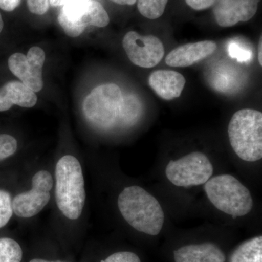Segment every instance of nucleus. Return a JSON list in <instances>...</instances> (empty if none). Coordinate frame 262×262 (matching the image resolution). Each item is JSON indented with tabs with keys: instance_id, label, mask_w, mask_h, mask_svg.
<instances>
[{
	"instance_id": "1",
	"label": "nucleus",
	"mask_w": 262,
	"mask_h": 262,
	"mask_svg": "<svg viewBox=\"0 0 262 262\" xmlns=\"http://www.w3.org/2000/svg\"><path fill=\"white\" fill-rule=\"evenodd\" d=\"M117 203L122 217L133 228L149 235L160 233L165 213L158 200L145 189L138 186L125 188Z\"/></svg>"
},
{
	"instance_id": "2",
	"label": "nucleus",
	"mask_w": 262,
	"mask_h": 262,
	"mask_svg": "<svg viewBox=\"0 0 262 262\" xmlns=\"http://www.w3.org/2000/svg\"><path fill=\"white\" fill-rule=\"evenodd\" d=\"M85 189L82 167L72 155H65L56 166L57 206L67 219L80 218L85 203Z\"/></svg>"
},
{
	"instance_id": "3",
	"label": "nucleus",
	"mask_w": 262,
	"mask_h": 262,
	"mask_svg": "<svg viewBox=\"0 0 262 262\" xmlns=\"http://www.w3.org/2000/svg\"><path fill=\"white\" fill-rule=\"evenodd\" d=\"M229 142L241 159L256 162L262 158V113L244 108L234 114L228 126Z\"/></svg>"
},
{
	"instance_id": "4",
	"label": "nucleus",
	"mask_w": 262,
	"mask_h": 262,
	"mask_svg": "<svg viewBox=\"0 0 262 262\" xmlns=\"http://www.w3.org/2000/svg\"><path fill=\"white\" fill-rule=\"evenodd\" d=\"M205 191L217 209L234 218L248 214L252 210L251 192L232 176L225 174L210 179L206 183Z\"/></svg>"
},
{
	"instance_id": "5",
	"label": "nucleus",
	"mask_w": 262,
	"mask_h": 262,
	"mask_svg": "<svg viewBox=\"0 0 262 262\" xmlns=\"http://www.w3.org/2000/svg\"><path fill=\"white\" fill-rule=\"evenodd\" d=\"M121 90L117 84L108 83L95 88L83 101L82 110L90 123L101 129L118 125L122 101Z\"/></svg>"
},
{
	"instance_id": "6",
	"label": "nucleus",
	"mask_w": 262,
	"mask_h": 262,
	"mask_svg": "<svg viewBox=\"0 0 262 262\" xmlns=\"http://www.w3.org/2000/svg\"><path fill=\"white\" fill-rule=\"evenodd\" d=\"M58 23L71 37H79L88 26L105 27L110 17L101 3L94 0H67L60 11Z\"/></svg>"
},
{
	"instance_id": "7",
	"label": "nucleus",
	"mask_w": 262,
	"mask_h": 262,
	"mask_svg": "<svg viewBox=\"0 0 262 262\" xmlns=\"http://www.w3.org/2000/svg\"><path fill=\"white\" fill-rule=\"evenodd\" d=\"M213 173L211 161L206 155L199 151H194L177 160H171L165 168L168 180L180 187L206 184Z\"/></svg>"
},
{
	"instance_id": "8",
	"label": "nucleus",
	"mask_w": 262,
	"mask_h": 262,
	"mask_svg": "<svg viewBox=\"0 0 262 262\" xmlns=\"http://www.w3.org/2000/svg\"><path fill=\"white\" fill-rule=\"evenodd\" d=\"M32 189L20 193L12 201L15 214L21 218H31L42 211L51 200L53 179L47 170H39L33 177Z\"/></svg>"
},
{
	"instance_id": "9",
	"label": "nucleus",
	"mask_w": 262,
	"mask_h": 262,
	"mask_svg": "<svg viewBox=\"0 0 262 262\" xmlns=\"http://www.w3.org/2000/svg\"><path fill=\"white\" fill-rule=\"evenodd\" d=\"M122 46L130 61L142 68H152L163 59L165 48L155 36H143L136 32L124 36Z\"/></svg>"
},
{
	"instance_id": "10",
	"label": "nucleus",
	"mask_w": 262,
	"mask_h": 262,
	"mask_svg": "<svg viewBox=\"0 0 262 262\" xmlns=\"http://www.w3.org/2000/svg\"><path fill=\"white\" fill-rule=\"evenodd\" d=\"M45 61L44 51L34 46L29 49L27 56L20 53L12 55L8 59V67L22 83L34 92H39L43 87L42 67Z\"/></svg>"
},
{
	"instance_id": "11",
	"label": "nucleus",
	"mask_w": 262,
	"mask_h": 262,
	"mask_svg": "<svg viewBox=\"0 0 262 262\" xmlns=\"http://www.w3.org/2000/svg\"><path fill=\"white\" fill-rule=\"evenodd\" d=\"M260 0H217L213 13L216 23L222 27H233L239 22L253 18Z\"/></svg>"
},
{
	"instance_id": "12",
	"label": "nucleus",
	"mask_w": 262,
	"mask_h": 262,
	"mask_svg": "<svg viewBox=\"0 0 262 262\" xmlns=\"http://www.w3.org/2000/svg\"><path fill=\"white\" fill-rule=\"evenodd\" d=\"M216 48V43L211 40L188 43L170 51L165 58V63L172 67H189L206 59L214 53Z\"/></svg>"
},
{
	"instance_id": "13",
	"label": "nucleus",
	"mask_w": 262,
	"mask_h": 262,
	"mask_svg": "<svg viewBox=\"0 0 262 262\" xmlns=\"http://www.w3.org/2000/svg\"><path fill=\"white\" fill-rule=\"evenodd\" d=\"M150 87L160 98L166 101L179 98L185 86L184 76L173 70H157L149 75Z\"/></svg>"
},
{
	"instance_id": "14",
	"label": "nucleus",
	"mask_w": 262,
	"mask_h": 262,
	"mask_svg": "<svg viewBox=\"0 0 262 262\" xmlns=\"http://www.w3.org/2000/svg\"><path fill=\"white\" fill-rule=\"evenodd\" d=\"M37 102L35 92L22 82L12 81L0 88V112L9 110L13 105L31 108Z\"/></svg>"
},
{
	"instance_id": "15",
	"label": "nucleus",
	"mask_w": 262,
	"mask_h": 262,
	"mask_svg": "<svg viewBox=\"0 0 262 262\" xmlns=\"http://www.w3.org/2000/svg\"><path fill=\"white\" fill-rule=\"evenodd\" d=\"M176 262H225V253L216 245L206 243L189 245L173 253Z\"/></svg>"
},
{
	"instance_id": "16",
	"label": "nucleus",
	"mask_w": 262,
	"mask_h": 262,
	"mask_svg": "<svg viewBox=\"0 0 262 262\" xmlns=\"http://www.w3.org/2000/svg\"><path fill=\"white\" fill-rule=\"evenodd\" d=\"M229 262H262V237L245 241L232 253Z\"/></svg>"
},
{
	"instance_id": "17",
	"label": "nucleus",
	"mask_w": 262,
	"mask_h": 262,
	"mask_svg": "<svg viewBox=\"0 0 262 262\" xmlns=\"http://www.w3.org/2000/svg\"><path fill=\"white\" fill-rule=\"evenodd\" d=\"M143 115V105L139 98L129 95L122 98L119 115V125L129 127L135 125Z\"/></svg>"
},
{
	"instance_id": "18",
	"label": "nucleus",
	"mask_w": 262,
	"mask_h": 262,
	"mask_svg": "<svg viewBox=\"0 0 262 262\" xmlns=\"http://www.w3.org/2000/svg\"><path fill=\"white\" fill-rule=\"evenodd\" d=\"M23 250L15 239L0 238V262H21Z\"/></svg>"
},
{
	"instance_id": "19",
	"label": "nucleus",
	"mask_w": 262,
	"mask_h": 262,
	"mask_svg": "<svg viewBox=\"0 0 262 262\" xmlns=\"http://www.w3.org/2000/svg\"><path fill=\"white\" fill-rule=\"evenodd\" d=\"M168 0H137L138 10L143 16L149 19L161 17Z\"/></svg>"
},
{
	"instance_id": "20",
	"label": "nucleus",
	"mask_w": 262,
	"mask_h": 262,
	"mask_svg": "<svg viewBox=\"0 0 262 262\" xmlns=\"http://www.w3.org/2000/svg\"><path fill=\"white\" fill-rule=\"evenodd\" d=\"M229 56L239 63H248L253 58V51L246 43L241 40H232L228 46Z\"/></svg>"
},
{
	"instance_id": "21",
	"label": "nucleus",
	"mask_w": 262,
	"mask_h": 262,
	"mask_svg": "<svg viewBox=\"0 0 262 262\" xmlns=\"http://www.w3.org/2000/svg\"><path fill=\"white\" fill-rule=\"evenodd\" d=\"M13 213L11 196L6 191L0 190V229L8 223Z\"/></svg>"
},
{
	"instance_id": "22",
	"label": "nucleus",
	"mask_w": 262,
	"mask_h": 262,
	"mask_svg": "<svg viewBox=\"0 0 262 262\" xmlns=\"http://www.w3.org/2000/svg\"><path fill=\"white\" fill-rule=\"evenodd\" d=\"M18 147L16 139L8 134H0V161L15 154Z\"/></svg>"
},
{
	"instance_id": "23",
	"label": "nucleus",
	"mask_w": 262,
	"mask_h": 262,
	"mask_svg": "<svg viewBox=\"0 0 262 262\" xmlns=\"http://www.w3.org/2000/svg\"><path fill=\"white\" fill-rule=\"evenodd\" d=\"M101 262H141L136 253L130 251H119L113 253Z\"/></svg>"
},
{
	"instance_id": "24",
	"label": "nucleus",
	"mask_w": 262,
	"mask_h": 262,
	"mask_svg": "<svg viewBox=\"0 0 262 262\" xmlns=\"http://www.w3.org/2000/svg\"><path fill=\"white\" fill-rule=\"evenodd\" d=\"M27 5L31 13L42 15L49 8V0H27Z\"/></svg>"
},
{
	"instance_id": "25",
	"label": "nucleus",
	"mask_w": 262,
	"mask_h": 262,
	"mask_svg": "<svg viewBox=\"0 0 262 262\" xmlns=\"http://www.w3.org/2000/svg\"><path fill=\"white\" fill-rule=\"evenodd\" d=\"M185 1L192 9L203 10L213 6L217 0H185Z\"/></svg>"
},
{
	"instance_id": "26",
	"label": "nucleus",
	"mask_w": 262,
	"mask_h": 262,
	"mask_svg": "<svg viewBox=\"0 0 262 262\" xmlns=\"http://www.w3.org/2000/svg\"><path fill=\"white\" fill-rule=\"evenodd\" d=\"M20 3V0H0V8L5 11H13Z\"/></svg>"
},
{
	"instance_id": "27",
	"label": "nucleus",
	"mask_w": 262,
	"mask_h": 262,
	"mask_svg": "<svg viewBox=\"0 0 262 262\" xmlns=\"http://www.w3.org/2000/svg\"><path fill=\"white\" fill-rule=\"evenodd\" d=\"M116 4L121 5H134L137 0H110Z\"/></svg>"
},
{
	"instance_id": "28",
	"label": "nucleus",
	"mask_w": 262,
	"mask_h": 262,
	"mask_svg": "<svg viewBox=\"0 0 262 262\" xmlns=\"http://www.w3.org/2000/svg\"><path fill=\"white\" fill-rule=\"evenodd\" d=\"M67 1V0H49L50 3L53 7L63 6Z\"/></svg>"
},
{
	"instance_id": "29",
	"label": "nucleus",
	"mask_w": 262,
	"mask_h": 262,
	"mask_svg": "<svg viewBox=\"0 0 262 262\" xmlns=\"http://www.w3.org/2000/svg\"><path fill=\"white\" fill-rule=\"evenodd\" d=\"M29 262H70L67 261H62V260H47L44 258H35L30 260Z\"/></svg>"
},
{
	"instance_id": "30",
	"label": "nucleus",
	"mask_w": 262,
	"mask_h": 262,
	"mask_svg": "<svg viewBox=\"0 0 262 262\" xmlns=\"http://www.w3.org/2000/svg\"><path fill=\"white\" fill-rule=\"evenodd\" d=\"M262 39L261 37H260L259 43H258V62H259L260 66L262 65V56H261V49H262Z\"/></svg>"
},
{
	"instance_id": "31",
	"label": "nucleus",
	"mask_w": 262,
	"mask_h": 262,
	"mask_svg": "<svg viewBox=\"0 0 262 262\" xmlns=\"http://www.w3.org/2000/svg\"><path fill=\"white\" fill-rule=\"evenodd\" d=\"M4 27V22H3V18H2L1 13H0V33L3 31Z\"/></svg>"
}]
</instances>
